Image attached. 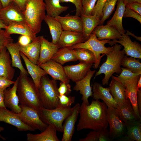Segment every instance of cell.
I'll list each match as a JSON object with an SVG mask.
<instances>
[{"label":"cell","instance_id":"6da1fadb","mask_svg":"<svg viewBox=\"0 0 141 141\" xmlns=\"http://www.w3.org/2000/svg\"><path fill=\"white\" fill-rule=\"evenodd\" d=\"M79 114L78 131L86 129L98 130L108 127V107L103 102L93 100L89 105L83 102Z\"/></svg>","mask_w":141,"mask_h":141},{"label":"cell","instance_id":"7a4b0ae2","mask_svg":"<svg viewBox=\"0 0 141 141\" xmlns=\"http://www.w3.org/2000/svg\"><path fill=\"white\" fill-rule=\"evenodd\" d=\"M20 71L17 93L20 105L34 108L38 111L43 107L39 94L33 81Z\"/></svg>","mask_w":141,"mask_h":141},{"label":"cell","instance_id":"3957f363","mask_svg":"<svg viewBox=\"0 0 141 141\" xmlns=\"http://www.w3.org/2000/svg\"><path fill=\"white\" fill-rule=\"evenodd\" d=\"M112 50L106 54L107 59L96 73L95 78L102 74H104L102 80L103 85H107L109 79L114 73L120 74L122 71V60L125 56L124 50H121V46L116 43L114 44Z\"/></svg>","mask_w":141,"mask_h":141},{"label":"cell","instance_id":"277c9868","mask_svg":"<svg viewBox=\"0 0 141 141\" xmlns=\"http://www.w3.org/2000/svg\"><path fill=\"white\" fill-rule=\"evenodd\" d=\"M44 0H27L23 13L26 23L35 35L41 29L42 23L45 14Z\"/></svg>","mask_w":141,"mask_h":141},{"label":"cell","instance_id":"5b68a950","mask_svg":"<svg viewBox=\"0 0 141 141\" xmlns=\"http://www.w3.org/2000/svg\"><path fill=\"white\" fill-rule=\"evenodd\" d=\"M56 80L50 79L46 75L41 78L37 90L43 107L52 109L57 107L58 102Z\"/></svg>","mask_w":141,"mask_h":141},{"label":"cell","instance_id":"8992f818","mask_svg":"<svg viewBox=\"0 0 141 141\" xmlns=\"http://www.w3.org/2000/svg\"><path fill=\"white\" fill-rule=\"evenodd\" d=\"M107 43L111 45L114 44L112 41H111L109 39L99 40L95 34L92 33L89 38L85 42L74 45L69 48L72 49L77 48L85 49L92 52L95 58L93 67L97 69L99 66L102 57L109 53L113 49V46L105 47V45Z\"/></svg>","mask_w":141,"mask_h":141},{"label":"cell","instance_id":"52a82bcc","mask_svg":"<svg viewBox=\"0 0 141 141\" xmlns=\"http://www.w3.org/2000/svg\"><path fill=\"white\" fill-rule=\"evenodd\" d=\"M72 108H63L57 107L52 109L43 107L40 108L38 113L42 120L48 125L54 127L57 131L63 132V123L72 113Z\"/></svg>","mask_w":141,"mask_h":141},{"label":"cell","instance_id":"ba28073f","mask_svg":"<svg viewBox=\"0 0 141 141\" xmlns=\"http://www.w3.org/2000/svg\"><path fill=\"white\" fill-rule=\"evenodd\" d=\"M19 105L21 111L17 115L24 123L35 131L38 130L42 132L46 129L48 125L41 119L37 110L30 107Z\"/></svg>","mask_w":141,"mask_h":141},{"label":"cell","instance_id":"9c48e42d","mask_svg":"<svg viewBox=\"0 0 141 141\" xmlns=\"http://www.w3.org/2000/svg\"><path fill=\"white\" fill-rule=\"evenodd\" d=\"M108 122L110 127L109 135L111 140L124 134L126 127L116 108L112 107H108Z\"/></svg>","mask_w":141,"mask_h":141},{"label":"cell","instance_id":"30bf717a","mask_svg":"<svg viewBox=\"0 0 141 141\" xmlns=\"http://www.w3.org/2000/svg\"><path fill=\"white\" fill-rule=\"evenodd\" d=\"M0 19L7 26L13 22L26 23L23 11L13 1L0 9Z\"/></svg>","mask_w":141,"mask_h":141},{"label":"cell","instance_id":"8fae6325","mask_svg":"<svg viewBox=\"0 0 141 141\" xmlns=\"http://www.w3.org/2000/svg\"><path fill=\"white\" fill-rule=\"evenodd\" d=\"M93 64L80 62L76 64L66 66L64 68L68 78L75 82L85 76Z\"/></svg>","mask_w":141,"mask_h":141},{"label":"cell","instance_id":"7c38bea8","mask_svg":"<svg viewBox=\"0 0 141 141\" xmlns=\"http://www.w3.org/2000/svg\"><path fill=\"white\" fill-rule=\"evenodd\" d=\"M0 122H3L13 126L19 131H35L24 123L17 114L6 108H0Z\"/></svg>","mask_w":141,"mask_h":141},{"label":"cell","instance_id":"4fadbf2b","mask_svg":"<svg viewBox=\"0 0 141 141\" xmlns=\"http://www.w3.org/2000/svg\"><path fill=\"white\" fill-rule=\"evenodd\" d=\"M39 66L52 79L64 82L69 83L70 80L67 77L62 65L51 59Z\"/></svg>","mask_w":141,"mask_h":141},{"label":"cell","instance_id":"5bb4252c","mask_svg":"<svg viewBox=\"0 0 141 141\" xmlns=\"http://www.w3.org/2000/svg\"><path fill=\"white\" fill-rule=\"evenodd\" d=\"M112 41L114 44L118 43L124 46L123 50L127 56L141 59V45L136 41L132 42L128 35L125 33L118 40Z\"/></svg>","mask_w":141,"mask_h":141},{"label":"cell","instance_id":"9a60e30c","mask_svg":"<svg viewBox=\"0 0 141 141\" xmlns=\"http://www.w3.org/2000/svg\"><path fill=\"white\" fill-rule=\"evenodd\" d=\"M80 105L77 103L73 107L71 114L65 120L63 125L62 141H71L75 131V125L79 114Z\"/></svg>","mask_w":141,"mask_h":141},{"label":"cell","instance_id":"2e32d148","mask_svg":"<svg viewBox=\"0 0 141 141\" xmlns=\"http://www.w3.org/2000/svg\"><path fill=\"white\" fill-rule=\"evenodd\" d=\"M95 72V70H92L90 69L83 79L75 82V85L73 88V90L77 91H80V93L82 96L81 99L83 102L87 105L90 104L88 100L89 97L92 96L90 81Z\"/></svg>","mask_w":141,"mask_h":141},{"label":"cell","instance_id":"e0dca14e","mask_svg":"<svg viewBox=\"0 0 141 141\" xmlns=\"http://www.w3.org/2000/svg\"><path fill=\"white\" fill-rule=\"evenodd\" d=\"M88 39L82 32L63 30L57 44L59 48L70 47L84 42Z\"/></svg>","mask_w":141,"mask_h":141},{"label":"cell","instance_id":"ac0fdd59","mask_svg":"<svg viewBox=\"0 0 141 141\" xmlns=\"http://www.w3.org/2000/svg\"><path fill=\"white\" fill-rule=\"evenodd\" d=\"M18 80L19 77H17L12 87H8L4 91V103L5 107L16 114L20 113L21 111V108L19 104V99L17 93Z\"/></svg>","mask_w":141,"mask_h":141},{"label":"cell","instance_id":"d6986e66","mask_svg":"<svg viewBox=\"0 0 141 141\" xmlns=\"http://www.w3.org/2000/svg\"><path fill=\"white\" fill-rule=\"evenodd\" d=\"M140 75L134 77L126 81L124 86L126 98L130 100L135 114L141 120L137 103V92L138 90L137 87V83Z\"/></svg>","mask_w":141,"mask_h":141},{"label":"cell","instance_id":"ffe728a7","mask_svg":"<svg viewBox=\"0 0 141 141\" xmlns=\"http://www.w3.org/2000/svg\"><path fill=\"white\" fill-rule=\"evenodd\" d=\"M55 18L60 23L63 30L83 32V24L80 16L68 14L63 16H58Z\"/></svg>","mask_w":141,"mask_h":141},{"label":"cell","instance_id":"44dd1931","mask_svg":"<svg viewBox=\"0 0 141 141\" xmlns=\"http://www.w3.org/2000/svg\"><path fill=\"white\" fill-rule=\"evenodd\" d=\"M92 88V97L93 99L102 100L108 107H112L116 108L118 104L110 93L108 87H104L99 83L95 82Z\"/></svg>","mask_w":141,"mask_h":141},{"label":"cell","instance_id":"7402d4cb","mask_svg":"<svg viewBox=\"0 0 141 141\" xmlns=\"http://www.w3.org/2000/svg\"><path fill=\"white\" fill-rule=\"evenodd\" d=\"M40 49L38 65L44 63L51 60L59 49L57 44L49 42L43 36H40Z\"/></svg>","mask_w":141,"mask_h":141},{"label":"cell","instance_id":"603a6c76","mask_svg":"<svg viewBox=\"0 0 141 141\" xmlns=\"http://www.w3.org/2000/svg\"><path fill=\"white\" fill-rule=\"evenodd\" d=\"M19 45L20 52L32 63L38 65L40 49V36L37 37L35 39L27 45H22L19 44Z\"/></svg>","mask_w":141,"mask_h":141},{"label":"cell","instance_id":"cb8c5ba5","mask_svg":"<svg viewBox=\"0 0 141 141\" xmlns=\"http://www.w3.org/2000/svg\"><path fill=\"white\" fill-rule=\"evenodd\" d=\"M15 70L12 65L10 55L6 47L0 53V76L12 80Z\"/></svg>","mask_w":141,"mask_h":141},{"label":"cell","instance_id":"d4e9b609","mask_svg":"<svg viewBox=\"0 0 141 141\" xmlns=\"http://www.w3.org/2000/svg\"><path fill=\"white\" fill-rule=\"evenodd\" d=\"M119 115L125 124L140 121L133 110L131 102L128 98L124 103L118 104L116 108Z\"/></svg>","mask_w":141,"mask_h":141},{"label":"cell","instance_id":"484cf974","mask_svg":"<svg viewBox=\"0 0 141 141\" xmlns=\"http://www.w3.org/2000/svg\"><path fill=\"white\" fill-rule=\"evenodd\" d=\"M108 87L109 92L118 104L125 102L126 98L124 86L120 82L117 77L112 75Z\"/></svg>","mask_w":141,"mask_h":141},{"label":"cell","instance_id":"4316f807","mask_svg":"<svg viewBox=\"0 0 141 141\" xmlns=\"http://www.w3.org/2000/svg\"><path fill=\"white\" fill-rule=\"evenodd\" d=\"M122 0H118L117 8L112 18L108 21L107 25L116 29L121 34L125 33L122 24V19L126 7Z\"/></svg>","mask_w":141,"mask_h":141},{"label":"cell","instance_id":"83f0119b","mask_svg":"<svg viewBox=\"0 0 141 141\" xmlns=\"http://www.w3.org/2000/svg\"><path fill=\"white\" fill-rule=\"evenodd\" d=\"M92 33L95 34L100 40L109 39L118 40L121 35L115 28L108 25L97 26Z\"/></svg>","mask_w":141,"mask_h":141},{"label":"cell","instance_id":"f1b7e54d","mask_svg":"<svg viewBox=\"0 0 141 141\" xmlns=\"http://www.w3.org/2000/svg\"><path fill=\"white\" fill-rule=\"evenodd\" d=\"M21 56L25 64L28 72L31 75L36 88L39 86L41 78L47 74L45 71L38 65L31 62L22 52Z\"/></svg>","mask_w":141,"mask_h":141},{"label":"cell","instance_id":"f546056e","mask_svg":"<svg viewBox=\"0 0 141 141\" xmlns=\"http://www.w3.org/2000/svg\"><path fill=\"white\" fill-rule=\"evenodd\" d=\"M57 131L53 126L48 125L46 129L40 133H27V140L28 141H59L60 140L57 135Z\"/></svg>","mask_w":141,"mask_h":141},{"label":"cell","instance_id":"4dcf8cb0","mask_svg":"<svg viewBox=\"0 0 141 141\" xmlns=\"http://www.w3.org/2000/svg\"><path fill=\"white\" fill-rule=\"evenodd\" d=\"M5 31L10 35L16 34L27 36L30 38L32 41L35 39L37 37L25 22H12L7 26Z\"/></svg>","mask_w":141,"mask_h":141},{"label":"cell","instance_id":"1f68e13d","mask_svg":"<svg viewBox=\"0 0 141 141\" xmlns=\"http://www.w3.org/2000/svg\"><path fill=\"white\" fill-rule=\"evenodd\" d=\"M19 45L18 42H12L8 44L6 48L11 56L12 66L19 68L20 71L28 76V72L24 68L21 62Z\"/></svg>","mask_w":141,"mask_h":141},{"label":"cell","instance_id":"d6a6232c","mask_svg":"<svg viewBox=\"0 0 141 141\" xmlns=\"http://www.w3.org/2000/svg\"><path fill=\"white\" fill-rule=\"evenodd\" d=\"M80 16L82 23L83 34L89 39L95 28L100 24L101 19L95 15L87 16L81 14Z\"/></svg>","mask_w":141,"mask_h":141},{"label":"cell","instance_id":"836d02e7","mask_svg":"<svg viewBox=\"0 0 141 141\" xmlns=\"http://www.w3.org/2000/svg\"><path fill=\"white\" fill-rule=\"evenodd\" d=\"M48 25L52 38V42L57 44L63 30L60 23L55 17L47 15L44 20Z\"/></svg>","mask_w":141,"mask_h":141},{"label":"cell","instance_id":"e575fe53","mask_svg":"<svg viewBox=\"0 0 141 141\" xmlns=\"http://www.w3.org/2000/svg\"><path fill=\"white\" fill-rule=\"evenodd\" d=\"M51 59L62 65L68 62L78 60L74 53L73 49L69 47L59 48Z\"/></svg>","mask_w":141,"mask_h":141},{"label":"cell","instance_id":"d590c367","mask_svg":"<svg viewBox=\"0 0 141 141\" xmlns=\"http://www.w3.org/2000/svg\"><path fill=\"white\" fill-rule=\"evenodd\" d=\"M47 15L55 17L62 13L66 11L67 6H63L60 4V0H44Z\"/></svg>","mask_w":141,"mask_h":141},{"label":"cell","instance_id":"8d00e7d4","mask_svg":"<svg viewBox=\"0 0 141 141\" xmlns=\"http://www.w3.org/2000/svg\"><path fill=\"white\" fill-rule=\"evenodd\" d=\"M127 129L125 137L129 141H141V121H138L125 125Z\"/></svg>","mask_w":141,"mask_h":141},{"label":"cell","instance_id":"74e56055","mask_svg":"<svg viewBox=\"0 0 141 141\" xmlns=\"http://www.w3.org/2000/svg\"><path fill=\"white\" fill-rule=\"evenodd\" d=\"M109 131L107 128L90 131L86 136L79 141H109L110 140Z\"/></svg>","mask_w":141,"mask_h":141},{"label":"cell","instance_id":"f35d334b","mask_svg":"<svg viewBox=\"0 0 141 141\" xmlns=\"http://www.w3.org/2000/svg\"><path fill=\"white\" fill-rule=\"evenodd\" d=\"M139 59L125 56L123 58L121 66L133 73L141 74V63Z\"/></svg>","mask_w":141,"mask_h":141},{"label":"cell","instance_id":"ab89813d","mask_svg":"<svg viewBox=\"0 0 141 141\" xmlns=\"http://www.w3.org/2000/svg\"><path fill=\"white\" fill-rule=\"evenodd\" d=\"M74 53L77 60L80 62L93 64L95 58L93 53L85 49L77 48L73 49Z\"/></svg>","mask_w":141,"mask_h":141},{"label":"cell","instance_id":"60d3db41","mask_svg":"<svg viewBox=\"0 0 141 141\" xmlns=\"http://www.w3.org/2000/svg\"><path fill=\"white\" fill-rule=\"evenodd\" d=\"M118 0H107L103 8V15L101 19L100 24L102 25L108 19L114 10L115 5Z\"/></svg>","mask_w":141,"mask_h":141},{"label":"cell","instance_id":"b9f144b4","mask_svg":"<svg viewBox=\"0 0 141 141\" xmlns=\"http://www.w3.org/2000/svg\"><path fill=\"white\" fill-rule=\"evenodd\" d=\"M75 99L74 96L59 95L57 107L63 108L71 107L72 104L74 103Z\"/></svg>","mask_w":141,"mask_h":141},{"label":"cell","instance_id":"7bdbcfd3","mask_svg":"<svg viewBox=\"0 0 141 141\" xmlns=\"http://www.w3.org/2000/svg\"><path fill=\"white\" fill-rule=\"evenodd\" d=\"M97 0H82L81 14L87 16L92 15V13Z\"/></svg>","mask_w":141,"mask_h":141},{"label":"cell","instance_id":"ee69618b","mask_svg":"<svg viewBox=\"0 0 141 141\" xmlns=\"http://www.w3.org/2000/svg\"><path fill=\"white\" fill-rule=\"evenodd\" d=\"M121 72L119 75L117 77L120 82L124 86L126 81L134 77L140 75L133 73L125 68L121 67Z\"/></svg>","mask_w":141,"mask_h":141},{"label":"cell","instance_id":"f6af8a7d","mask_svg":"<svg viewBox=\"0 0 141 141\" xmlns=\"http://www.w3.org/2000/svg\"><path fill=\"white\" fill-rule=\"evenodd\" d=\"M13 42L10 35L7 34L5 30H0V53L8 44Z\"/></svg>","mask_w":141,"mask_h":141},{"label":"cell","instance_id":"bcb514c9","mask_svg":"<svg viewBox=\"0 0 141 141\" xmlns=\"http://www.w3.org/2000/svg\"><path fill=\"white\" fill-rule=\"evenodd\" d=\"M107 0H97L96 4L95 5L92 11V15H95L101 19L103 15V7Z\"/></svg>","mask_w":141,"mask_h":141},{"label":"cell","instance_id":"7dc6e473","mask_svg":"<svg viewBox=\"0 0 141 141\" xmlns=\"http://www.w3.org/2000/svg\"><path fill=\"white\" fill-rule=\"evenodd\" d=\"M68 83L61 81L58 91L60 95H68L71 91V86Z\"/></svg>","mask_w":141,"mask_h":141},{"label":"cell","instance_id":"c3c4849f","mask_svg":"<svg viewBox=\"0 0 141 141\" xmlns=\"http://www.w3.org/2000/svg\"><path fill=\"white\" fill-rule=\"evenodd\" d=\"M82 0H60V3L70 2L73 4L76 8L75 15L80 16L82 13Z\"/></svg>","mask_w":141,"mask_h":141},{"label":"cell","instance_id":"681fc988","mask_svg":"<svg viewBox=\"0 0 141 141\" xmlns=\"http://www.w3.org/2000/svg\"><path fill=\"white\" fill-rule=\"evenodd\" d=\"M132 17L137 20L141 24V15L131 9L126 7L124 13L123 17Z\"/></svg>","mask_w":141,"mask_h":141},{"label":"cell","instance_id":"f907efd6","mask_svg":"<svg viewBox=\"0 0 141 141\" xmlns=\"http://www.w3.org/2000/svg\"><path fill=\"white\" fill-rule=\"evenodd\" d=\"M15 81L8 80L2 76H0V90L4 91L10 85L14 84Z\"/></svg>","mask_w":141,"mask_h":141},{"label":"cell","instance_id":"816d5d0a","mask_svg":"<svg viewBox=\"0 0 141 141\" xmlns=\"http://www.w3.org/2000/svg\"><path fill=\"white\" fill-rule=\"evenodd\" d=\"M126 7L128 8L141 15V3L135 2L126 4Z\"/></svg>","mask_w":141,"mask_h":141},{"label":"cell","instance_id":"f5cc1de1","mask_svg":"<svg viewBox=\"0 0 141 141\" xmlns=\"http://www.w3.org/2000/svg\"><path fill=\"white\" fill-rule=\"evenodd\" d=\"M31 41V39L29 37L21 35L19 37L18 42L21 45H25L30 43Z\"/></svg>","mask_w":141,"mask_h":141},{"label":"cell","instance_id":"db71d44e","mask_svg":"<svg viewBox=\"0 0 141 141\" xmlns=\"http://www.w3.org/2000/svg\"><path fill=\"white\" fill-rule=\"evenodd\" d=\"M137 103L138 111L140 116L141 115V89L137 92Z\"/></svg>","mask_w":141,"mask_h":141},{"label":"cell","instance_id":"11a10c76","mask_svg":"<svg viewBox=\"0 0 141 141\" xmlns=\"http://www.w3.org/2000/svg\"><path fill=\"white\" fill-rule=\"evenodd\" d=\"M18 6L22 11L25 9L26 3L27 0H13Z\"/></svg>","mask_w":141,"mask_h":141},{"label":"cell","instance_id":"9f6ffc18","mask_svg":"<svg viewBox=\"0 0 141 141\" xmlns=\"http://www.w3.org/2000/svg\"><path fill=\"white\" fill-rule=\"evenodd\" d=\"M4 91L0 90V108H6L4 103Z\"/></svg>","mask_w":141,"mask_h":141},{"label":"cell","instance_id":"6f0895ef","mask_svg":"<svg viewBox=\"0 0 141 141\" xmlns=\"http://www.w3.org/2000/svg\"><path fill=\"white\" fill-rule=\"evenodd\" d=\"M13 1V0H0L2 8L7 6Z\"/></svg>","mask_w":141,"mask_h":141},{"label":"cell","instance_id":"680465c9","mask_svg":"<svg viewBox=\"0 0 141 141\" xmlns=\"http://www.w3.org/2000/svg\"><path fill=\"white\" fill-rule=\"evenodd\" d=\"M126 33H125L126 34L128 35H131L134 38H135L137 40L140 41H141V37H138L135 36L132 32L128 30H126Z\"/></svg>","mask_w":141,"mask_h":141},{"label":"cell","instance_id":"91938a15","mask_svg":"<svg viewBox=\"0 0 141 141\" xmlns=\"http://www.w3.org/2000/svg\"><path fill=\"white\" fill-rule=\"evenodd\" d=\"M124 3L126 4L133 2H138L141 3V0H122Z\"/></svg>","mask_w":141,"mask_h":141},{"label":"cell","instance_id":"94428289","mask_svg":"<svg viewBox=\"0 0 141 141\" xmlns=\"http://www.w3.org/2000/svg\"><path fill=\"white\" fill-rule=\"evenodd\" d=\"M137 87L138 89H141V75H140L137 83Z\"/></svg>","mask_w":141,"mask_h":141},{"label":"cell","instance_id":"6125c7cd","mask_svg":"<svg viewBox=\"0 0 141 141\" xmlns=\"http://www.w3.org/2000/svg\"><path fill=\"white\" fill-rule=\"evenodd\" d=\"M7 27V26L4 24L0 19V30L2 29L5 30Z\"/></svg>","mask_w":141,"mask_h":141},{"label":"cell","instance_id":"be15d7a7","mask_svg":"<svg viewBox=\"0 0 141 141\" xmlns=\"http://www.w3.org/2000/svg\"><path fill=\"white\" fill-rule=\"evenodd\" d=\"M4 130V129L3 127L0 126V132ZM0 138H1L3 140H6V139L5 138L2 137L0 134Z\"/></svg>","mask_w":141,"mask_h":141},{"label":"cell","instance_id":"e7e4bbea","mask_svg":"<svg viewBox=\"0 0 141 141\" xmlns=\"http://www.w3.org/2000/svg\"><path fill=\"white\" fill-rule=\"evenodd\" d=\"M2 8V6L1 5H0V9Z\"/></svg>","mask_w":141,"mask_h":141},{"label":"cell","instance_id":"03108f58","mask_svg":"<svg viewBox=\"0 0 141 141\" xmlns=\"http://www.w3.org/2000/svg\"><path fill=\"white\" fill-rule=\"evenodd\" d=\"M0 5H1V2H0Z\"/></svg>","mask_w":141,"mask_h":141}]
</instances>
